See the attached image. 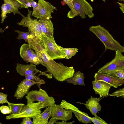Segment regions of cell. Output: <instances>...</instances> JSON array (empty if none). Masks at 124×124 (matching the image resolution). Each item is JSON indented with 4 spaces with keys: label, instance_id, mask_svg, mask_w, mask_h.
<instances>
[{
    "label": "cell",
    "instance_id": "cell-26",
    "mask_svg": "<svg viewBox=\"0 0 124 124\" xmlns=\"http://www.w3.org/2000/svg\"><path fill=\"white\" fill-rule=\"evenodd\" d=\"M14 31L19 34L18 37L16 38L17 39L19 40L23 39L24 40L25 42H28L29 37L31 34L29 32H24L20 31L18 30H15Z\"/></svg>",
    "mask_w": 124,
    "mask_h": 124
},
{
    "label": "cell",
    "instance_id": "cell-21",
    "mask_svg": "<svg viewBox=\"0 0 124 124\" xmlns=\"http://www.w3.org/2000/svg\"><path fill=\"white\" fill-rule=\"evenodd\" d=\"M85 78L83 73L80 71H76L72 77L67 79L66 81L68 83L72 84L74 85L85 86L84 81Z\"/></svg>",
    "mask_w": 124,
    "mask_h": 124
},
{
    "label": "cell",
    "instance_id": "cell-20",
    "mask_svg": "<svg viewBox=\"0 0 124 124\" xmlns=\"http://www.w3.org/2000/svg\"><path fill=\"white\" fill-rule=\"evenodd\" d=\"M34 52L28 43H24L20 47V56L27 63L29 62V60Z\"/></svg>",
    "mask_w": 124,
    "mask_h": 124
},
{
    "label": "cell",
    "instance_id": "cell-28",
    "mask_svg": "<svg viewBox=\"0 0 124 124\" xmlns=\"http://www.w3.org/2000/svg\"><path fill=\"white\" fill-rule=\"evenodd\" d=\"M1 23H3L5 19L7 17V14L8 13L7 9L5 4H2L1 7Z\"/></svg>",
    "mask_w": 124,
    "mask_h": 124
},
{
    "label": "cell",
    "instance_id": "cell-15",
    "mask_svg": "<svg viewBox=\"0 0 124 124\" xmlns=\"http://www.w3.org/2000/svg\"><path fill=\"white\" fill-rule=\"evenodd\" d=\"M92 82L93 89L96 94L99 95L100 98L104 97L109 94L110 89L111 87L109 84L102 81L94 80Z\"/></svg>",
    "mask_w": 124,
    "mask_h": 124
},
{
    "label": "cell",
    "instance_id": "cell-9",
    "mask_svg": "<svg viewBox=\"0 0 124 124\" xmlns=\"http://www.w3.org/2000/svg\"><path fill=\"white\" fill-rule=\"evenodd\" d=\"M38 2L40 6V8L33 11L31 16L45 21L52 18L51 14L54 13V10H57L56 8L45 0H38Z\"/></svg>",
    "mask_w": 124,
    "mask_h": 124
},
{
    "label": "cell",
    "instance_id": "cell-7",
    "mask_svg": "<svg viewBox=\"0 0 124 124\" xmlns=\"http://www.w3.org/2000/svg\"><path fill=\"white\" fill-rule=\"evenodd\" d=\"M28 10V13L25 18H23L17 23L19 26L28 28V31L37 39L40 41L42 34L40 25L38 19H33L31 17L32 12Z\"/></svg>",
    "mask_w": 124,
    "mask_h": 124
},
{
    "label": "cell",
    "instance_id": "cell-12",
    "mask_svg": "<svg viewBox=\"0 0 124 124\" xmlns=\"http://www.w3.org/2000/svg\"><path fill=\"white\" fill-rule=\"evenodd\" d=\"M60 104L65 109L70 110L74 114L79 122L85 124L91 123L92 121L89 117L88 115L80 111L74 105L64 100L62 101Z\"/></svg>",
    "mask_w": 124,
    "mask_h": 124
},
{
    "label": "cell",
    "instance_id": "cell-36",
    "mask_svg": "<svg viewBox=\"0 0 124 124\" xmlns=\"http://www.w3.org/2000/svg\"><path fill=\"white\" fill-rule=\"evenodd\" d=\"M71 9L73 7L72 1L74 0H63Z\"/></svg>",
    "mask_w": 124,
    "mask_h": 124
},
{
    "label": "cell",
    "instance_id": "cell-10",
    "mask_svg": "<svg viewBox=\"0 0 124 124\" xmlns=\"http://www.w3.org/2000/svg\"><path fill=\"white\" fill-rule=\"evenodd\" d=\"M36 67V66L33 64L24 65L17 63L16 69L17 73L23 76H25L35 72L37 73H39L38 76L43 75L48 78H52L53 76L51 74H47L46 71L43 72L40 71Z\"/></svg>",
    "mask_w": 124,
    "mask_h": 124
},
{
    "label": "cell",
    "instance_id": "cell-40",
    "mask_svg": "<svg viewBox=\"0 0 124 124\" xmlns=\"http://www.w3.org/2000/svg\"><path fill=\"white\" fill-rule=\"evenodd\" d=\"M5 30H3L2 28H0V32L1 33L4 32Z\"/></svg>",
    "mask_w": 124,
    "mask_h": 124
},
{
    "label": "cell",
    "instance_id": "cell-35",
    "mask_svg": "<svg viewBox=\"0 0 124 124\" xmlns=\"http://www.w3.org/2000/svg\"><path fill=\"white\" fill-rule=\"evenodd\" d=\"M31 4L32 7L33 8V11L38 10L40 8V5L33 0H32Z\"/></svg>",
    "mask_w": 124,
    "mask_h": 124
},
{
    "label": "cell",
    "instance_id": "cell-25",
    "mask_svg": "<svg viewBox=\"0 0 124 124\" xmlns=\"http://www.w3.org/2000/svg\"><path fill=\"white\" fill-rule=\"evenodd\" d=\"M31 64L38 65L40 64L45 66L40 57L35 52L32 54L29 60Z\"/></svg>",
    "mask_w": 124,
    "mask_h": 124
},
{
    "label": "cell",
    "instance_id": "cell-29",
    "mask_svg": "<svg viewBox=\"0 0 124 124\" xmlns=\"http://www.w3.org/2000/svg\"><path fill=\"white\" fill-rule=\"evenodd\" d=\"M89 117L92 122L94 124H108L107 123L100 117L96 118L95 117H91L89 116Z\"/></svg>",
    "mask_w": 124,
    "mask_h": 124
},
{
    "label": "cell",
    "instance_id": "cell-19",
    "mask_svg": "<svg viewBox=\"0 0 124 124\" xmlns=\"http://www.w3.org/2000/svg\"><path fill=\"white\" fill-rule=\"evenodd\" d=\"M38 21L40 24L42 33L47 36L54 37L53 24L50 19L45 21L41 19Z\"/></svg>",
    "mask_w": 124,
    "mask_h": 124
},
{
    "label": "cell",
    "instance_id": "cell-13",
    "mask_svg": "<svg viewBox=\"0 0 124 124\" xmlns=\"http://www.w3.org/2000/svg\"><path fill=\"white\" fill-rule=\"evenodd\" d=\"M94 80L102 81L109 84L111 86L117 88L124 84V80L116 77L111 76L101 72L96 73Z\"/></svg>",
    "mask_w": 124,
    "mask_h": 124
},
{
    "label": "cell",
    "instance_id": "cell-4",
    "mask_svg": "<svg viewBox=\"0 0 124 124\" xmlns=\"http://www.w3.org/2000/svg\"><path fill=\"white\" fill-rule=\"evenodd\" d=\"M73 8L69 11L67 16L70 18H72L79 16L82 19L86 18L85 15L89 18L93 17V8L86 0H74L72 1Z\"/></svg>",
    "mask_w": 124,
    "mask_h": 124
},
{
    "label": "cell",
    "instance_id": "cell-33",
    "mask_svg": "<svg viewBox=\"0 0 124 124\" xmlns=\"http://www.w3.org/2000/svg\"><path fill=\"white\" fill-rule=\"evenodd\" d=\"M115 77L124 79V70H117L116 72Z\"/></svg>",
    "mask_w": 124,
    "mask_h": 124
},
{
    "label": "cell",
    "instance_id": "cell-39",
    "mask_svg": "<svg viewBox=\"0 0 124 124\" xmlns=\"http://www.w3.org/2000/svg\"><path fill=\"white\" fill-rule=\"evenodd\" d=\"M117 3L119 5L120 7L119 8L120 10L122 11L123 13H124V3H121L118 2H117Z\"/></svg>",
    "mask_w": 124,
    "mask_h": 124
},
{
    "label": "cell",
    "instance_id": "cell-16",
    "mask_svg": "<svg viewBox=\"0 0 124 124\" xmlns=\"http://www.w3.org/2000/svg\"><path fill=\"white\" fill-rule=\"evenodd\" d=\"M100 98L93 97L90 98L86 102V103H83L85 105L86 108L89 109L92 114L96 118L99 117L97 114L101 110V107L99 103Z\"/></svg>",
    "mask_w": 124,
    "mask_h": 124
},
{
    "label": "cell",
    "instance_id": "cell-32",
    "mask_svg": "<svg viewBox=\"0 0 124 124\" xmlns=\"http://www.w3.org/2000/svg\"><path fill=\"white\" fill-rule=\"evenodd\" d=\"M7 94L0 92V104L7 103L8 105L10 103L7 100Z\"/></svg>",
    "mask_w": 124,
    "mask_h": 124
},
{
    "label": "cell",
    "instance_id": "cell-5",
    "mask_svg": "<svg viewBox=\"0 0 124 124\" xmlns=\"http://www.w3.org/2000/svg\"><path fill=\"white\" fill-rule=\"evenodd\" d=\"M27 104L23 107L20 113L17 115L10 114L6 117L7 119L25 117L33 118L42 112L41 109L45 108L44 104L40 102L34 103L27 101Z\"/></svg>",
    "mask_w": 124,
    "mask_h": 124
},
{
    "label": "cell",
    "instance_id": "cell-27",
    "mask_svg": "<svg viewBox=\"0 0 124 124\" xmlns=\"http://www.w3.org/2000/svg\"><path fill=\"white\" fill-rule=\"evenodd\" d=\"M109 96H113L116 97H120L121 98H124V88L123 87L122 88L117 90L115 92L110 94H108L107 95L104 97L103 98Z\"/></svg>",
    "mask_w": 124,
    "mask_h": 124
},
{
    "label": "cell",
    "instance_id": "cell-14",
    "mask_svg": "<svg viewBox=\"0 0 124 124\" xmlns=\"http://www.w3.org/2000/svg\"><path fill=\"white\" fill-rule=\"evenodd\" d=\"M36 84L37 83L34 80H28L25 78L18 85L14 96L17 99L22 98L27 94L31 87Z\"/></svg>",
    "mask_w": 124,
    "mask_h": 124
},
{
    "label": "cell",
    "instance_id": "cell-43",
    "mask_svg": "<svg viewBox=\"0 0 124 124\" xmlns=\"http://www.w3.org/2000/svg\"><path fill=\"white\" fill-rule=\"evenodd\" d=\"M103 1H104V2H105V0H102Z\"/></svg>",
    "mask_w": 124,
    "mask_h": 124
},
{
    "label": "cell",
    "instance_id": "cell-41",
    "mask_svg": "<svg viewBox=\"0 0 124 124\" xmlns=\"http://www.w3.org/2000/svg\"><path fill=\"white\" fill-rule=\"evenodd\" d=\"M61 3L63 5H65L66 4L65 2L63 1H61Z\"/></svg>",
    "mask_w": 124,
    "mask_h": 124
},
{
    "label": "cell",
    "instance_id": "cell-22",
    "mask_svg": "<svg viewBox=\"0 0 124 124\" xmlns=\"http://www.w3.org/2000/svg\"><path fill=\"white\" fill-rule=\"evenodd\" d=\"M59 46L65 54V59H69L75 55L78 51L79 49L77 48H65Z\"/></svg>",
    "mask_w": 124,
    "mask_h": 124
},
{
    "label": "cell",
    "instance_id": "cell-37",
    "mask_svg": "<svg viewBox=\"0 0 124 124\" xmlns=\"http://www.w3.org/2000/svg\"><path fill=\"white\" fill-rule=\"evenodd\" d=\"M75 121L70 122H67L66 121H62V122H56L55 124H72L75 122Z\"/></svg>",
    "mask_w": 124,
    "mask_h": 124
},
{
    "label": "cell",
    "instance_id": "cell-23",
    "mask_svg": "<svg viewBox=\"0 0 124 124\" xmlns=\"http://www.w3.org/2000/svg\"><path fill=\"white\" fill-rule=\"evenodd\" d=\"M37 73L36 72L33 73L32 74L26 76L25 77V79L28 80H34L37 83V85L39 89L40 88V85L41 84H45L46 82L45 81L41 79L39 76H37L36 74Z\"/></svg>",
    "mask_w": 124,
    "mask_h": 124
},
{
    "label": "cell",
    "instance_id": "cell-31",
    "mask_svg": "<svg viewBox=\"0 0 124 124\" xmlns=\"http://www.w3.org/2000/svg\"><path fill=\"white\" fill-rule=\"evenodd\" d=\"M1 112L4 114H11V111L10 108L7 106L2 105L0 107Z\"/></svg>",
    "mask_w": 124,
    "mask_h": 124
},
{
    "label": "cell",
    "instance_id": "cell-17",
    "mask_svg": "<svg viewBox=\"0 0 124 124\" xmlns=\"http://www.w3.org/2000/svg\"><path fill=\"white\" fill-rule=\"evenodd\" d=\"M52 109V106H49L43 112L33 118V124H47Z\"/></svg>",
    "mask_w": 124,
    "mask_h": 124
},
{
    "label": "cell",
    "instance_id": "cell-34",
    "mask_svg": "<svg viewBox=\"0 0 124 124\" xmlns=\"http://www.w3.org/2000/svg\"><path fill=\"white\" fill-rule=\"evenodd\" d=\"M31 118L29 117H25L23 118L21 124H33V121L31 119Z\"/></svg>",
    "mask_w": 124,
    "mask_h": 124
},
{
    "label": "cell",
    "instance_id": "cell-8",
    "mask_svg": "<svg viewBox=\"0 0 124 124\" xmlns=\"http://www.w3.org/2000/svg\"><path fill=\"white\" fill-rule=\"evenodd\" d=\"M25 98L27 101L34 102L37 101L43 103L46 108L55 103L54 97L48 96L46 91L41 88L39 90H32L29 92Z\"/></svg>",
    "mask_w": 124,
    "mask_h": 124
},
{
    "label": "cell",
    "instance_id": "cell-42",
    "mask_svg": "<svg viewBox=\"0 0 124 124\" xmlns=\"http://www.w3.org/2000/svg\"><path fill=\"white\" fill-rule=\"evenodd\" d=\"M118 0L119 1H120L121 2L123 1V2H124V0Z\"/></svg>",
    "mask_w": 124,
    "mask_h": 124
},
{
    "label": "cell",
    "instance_id": "cell-11",
    "mask_svg": "<svg viewBox=\"0 0 124 124\" xmlns=\"http://www.w3.org/2000/svg\"><path fill=\"white\" fill-rule=\"evenodd\" d=\"M72 112L69 109H65L60 104H54L52 106L50 117L66 121L72 117Z\"/></svg>",
    "mask_w": 124,
    "mask_h": 124
},
{
    "label": "cell",
    "instance_id": "cell-18",
    "mask_svg": "<svg viewBox=\"0 0 124 124\" xmlns=\"http://www.w3.org/2000/svg\"><path fill=\"white\" fill-rule=\"evenodd\" d=\"M7 9L8 13L11 12L13 13L14 15L18 14L23 18L25 17L19 11V8H23V6L16 0H3Z\"/></svg>",
    "mask_w": 124,
    "mask_h": 124
},
{
    "label": "cell",
    "instance_id": "cell-38",
    "mask_svg": "<svg viewBox=\"0 0 124 124\" xmlns=\"http://www.w3.org/2000/svg\"><path fill=\"white\" fill-rule=\"evenodd\" d=\"M57 120H58L57 119H54L51 118L49 121L48 122L47 124H55Z\"/></svg>",
    "mask_w": 124,
    "mask_h": 124
},
{
    "label": "cell",
    "instance_id": "cell-2",
    "mask_svg": "<svg viewBox=\"0 0 124 124\" xmlns=\"http://www.w3.org/2000/svg\"><path fill=\"white\" fill-rule=\"evenodd\" d=\"M89 30L94 33L104 44V52L107 50L124 52V47L113 38L108 31L100 25L92 26Z\"/></svg>",
    "mask_w": 124,
    "mask_h": 124
},
{
    "label": "cell",
    "instance_id": "cell-3",
    "mask_svg": "<svg viewBox=\"0 0 124 124\" xmlns=\"http://www.w3.org/2000/svg\"><path fill=\"white\" fill-rule=\"evenodd\" d=\"M47 55L53 60L65 59V54L56 43L54 37L47 36L42 33L39 41Z\"/></svg>",
    "mask_w": 124,
    "mask_h": 124
},
{
    "label": "cell",
    "instance_id": "cell-1",
    "mask_svg": "<svg viewBox=\"0 0 124 124\" xmlns=\"http://www.w3.org/2000/svg\"><path fill=\"white\" fill-rule=\"evenodd\" d=\"M27 42L31 48L41 58L46 68V72L51 74L57 80L64 81L73 76L75 72L73 67H68L61 62L58 63L54 61L46 54L39 41L32 34L29 36Z\"/></svg>",
    "mask_w": 124,
    "mask_h": 124
},
{
    "label": "cell",
    "instance_id": "cell-24",
    "mask_svg": "<svg viewBox=\"0 0 124 124\" xmlns=\"http://www.w3.org/2000/svg\"><path fill=\"white\" fill-rule=\"evenodd\" d=\"M24 105V104L22 103L15 104L10 103L8 105L11 111V114L17 115L19 114Z\"/></svg>",
    "mask_w": 124,
    "mask_h": 124
},
{
    "label": "cell",
    "instance_id": "cell-6",
    "mask_svg": "<svg viewBox=\"0 0 124 124\" xmlns=\"http://www.w3.org/2000/svg\"><path fill=\"white\" fill-rule=\"evenodd\" d=\"M115 51L114 58L99 68L97 72L115 77L116 71L124 70V56L120 51L116 50Z\"/></svg>",
    "mask_w": 124,
    "mask_h": 124
},
{
    "label": "cell",
    "instance_id": "cell-30",
    "mask_svg": "<svg viewBox=\"0 0 124 124\" xmlns=\"http://www.w3.org/2000/svg\"><path fill=\"white\" fill-rule=\"evenodd\" d=\"M23 7V8H28L32 7L31 2L32 0H16Z\"/></svg>",
    "mask_w": 124,
    "mask_h": 124
},
{
    "label": "cell",
    "instance_id": "cell-44",
    "mask_svg": "<svg viewBox=\"0 0 124 124\" xmlns=\"http://www.w3.org/2000/svg\"><path fill=\"white\" fill-rule=\"evenodd\" d=\"M1 124V123L0 122V124Z\"/></svg>",
    "mask_w": 124,
    "mask_h": 124
}]
</instances>
